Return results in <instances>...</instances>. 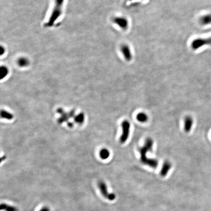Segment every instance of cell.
<instances>
[{
	"label": "cell",
	"instance_id": "cell-1",
	"mask_svg": "<svg viewBox=\"0 0 211 211\" xmlns=\"http://www.w3.org/2000/svg\"><path fill=\"white\" fill-rule=\"evenodd\" d=\"M153 140L151 138H148L146 139L144 146L139 149V151L140 155L141 162L145 165L155 169L158 165V161L153 158H147V156L148 153L153 150Z\"/></svg>",
	"mask_w": 211,
	"mask_h": 211
},
{
	"label": "cell",
	"instance_id": "cell-2",
	"mask_svg": "<svg viewBox=\"0 0 211 211\" xmlns=\"http://www.w3.org/2000/svg\"><path fill=\"white\" fill-rule=\"evenodd\" d=\"M64 1L65 0H55L53 9L52 10V13L49 17V21L46 23V26H52L58 18L61 16L62 10V6Z\"/></svg>",
	"mask_w": 211,
	"mask_h": 211
},
{
	"label": "cell",
	"instance_id": "cell-3",
	"mask_svg": "<svg viewBox=\"0 0 211 211\" xmlns=\"http://www.w3.org/2000/svg\"><path fill=\"white\" fill-rule=\"evenodd\" d=\"M121 127L122 128V133L120 137V142L121 143H124L128 139L130 133V124L128 120H124L122 124Z\"/></svg>",
	"mask_w": 211,
	"mask_h": 211
},
{
	"label": "cell",
	"instance_id": "cell-4",
	"mask_svg": "<svg viewBox=\"0 0 211 211\" xmlns=\"http://www.w3.org/2000/svg\"><path fill=\"white\" fill-rule=\"evenodd\" d=\"M211 46V37L207 38H197L192 42L191 47L194 50H196L203 46Z\"/></svg>",
	"mask_w": 211,
	"mask_h": 211
},
{
	"label": "cell",
	"instance_id": "cell-5",
	"mask_svg": "<svg viewBox=\"0 0 211 211\" xmlns=\"http://www.w3.org/2000/svg\"><path fill=\"white\" fill-rule=\"evenodd\" d=\"M114 23L118 25L120 28L123 30L126 31L128 29V21L125 17H116L114 18L113 19Z\"/></svg>",
	"mask_w": 211,
	"mask_h": 211
},
{
	"label": "cell",
	"instance_id": "cell-6",
	"mask_svg": "<svg viewBox=\"0 0 211 211\" xmlns=\"http://www.w3.org/2000/svg\"><path fill=\"white\" fill-rule=\"evenodd\" d=\"M120 51L127 61H130L132 60L133 58L132 52L130 47L128 44H122L120 47Z\"/></svg>",
	"mask_w": 211,
	"mask_h": 211
},
{
	"label": "cell",
	"instance_id": "cell-7",
	"mask_svg": "<svg viewBox=\"0 0 211 211\" xmlns=\"http://www.w3.org/2000/svg\"><path fill=\"white\" fill-rule=\"evenodd\" d=\"M194 120L191 116H187L184 119V130L186 133H189L193 127Z\"/></svg>",
	"mask_w": 211,
	"mask_h": 211
},
{
	"label": "cell",
	"instance_id": "cell-8",
	"mask_svg": "<svg viewBox=\"0 0 211 211\" xmlns=\"http://www.w3.org/2000/svg\"><path fill=\"white\" fill-rule=\"evenodd\" d=\"M171 168V164L169 161H166L164 163L162 168L160 171V174L162 177H165L168 174Z\"/></svg>",
	"mask_w": 211,
	"mask_h": 211
},
{
	"label": "cell",
	"instance_id": "cell-9",
	"mask_svg": "<svg viewBox=\"0 0 211 211\" xmlns=\"http://www.w3.org/2000/svg\"><path fill=\"white\" fill-rule=\"evenodd\" d=\"M98 186L100 191L102 194V196L106 199H107L110 193L108 192L107 186L106 185V184L103 181H100L99 182H98Z\"/></svg>",
	"mask_w": 211,
	"mask_h": 211
},
{
	"label": "cell",
	"instance_id": "cell-10",
	"mask_svg": "<svg viewBox=\"0 0 211 211\" xmlns=\"http://www.w3.org/2000/svg\"><path fill=\"white\" fill-rule=\"evenodd\" d=\"M201 24L202 25H208L211 24V14L204 15L201 17L199 20Z\"/></svg>",
	"mask_w": 211,
	"mask_h": 211
},
{
	"label": "cell",
	"instance_id": "cell-11",
	"mask_svg": "<svg viewBox=\"0 0 211 211\" xmlns=\"http://www.w3.org/2000/svg\"><path fill=\"white\" fill-rule=\"evenodd\" d=\"M1 210L5 211H19L18 209L15 207L8 205L6 204L2 203L0 205Z\"/></svg>",
	"mask_w": 211,
	"mask_h": 211
},
{
	"label": "cell",
	"instance_id": "cell-12",
	"mask_svg": "<svg viewBox=\"0 0 211 211\" xmlns=\"http://www.w3.org/2000/svg\"><path fill=\"white\" fill-rule=\"evenodd\" d=\"M100 157L101 159L105 160L108 158L110 155V152L109 150L106 148L101 149L99 153Z\"/></svg>",
	"mask_w": 211,
	"mask_h": 211
},
{
	"label": "cell",
	"instance_id": "cell-13",
	"mask_svg": "<svg viewBox=\"0 0 211 211\" xmlns=\"http://www.w3.org/2000/svg\"><path fill=\"white\" fill-rule=\"evenodd\" d=\"M136 118L140 122L145 123L148 121V116L144 112H140L137 115Z\"/></svg>",
	"mask_w": 211,
	"mask_h": 211
},
{
	"label": "cell",
	"instance_id": "cell-14",
	"mask_svg": "<svg viewBox=\"0 0 211 211\" xmlns=\"http://www.w3.org/2000/svg\"><path fill=\"white\" fill-rule=\"evenodd\" d=\"M69 118H70V117L69 113H66L65 112L64 113L61 115V116L59 118H58V121H58V123L62 124L64 122L68 121Z\"/></svg>",
	"mask_w": 211,
	"mask_h": 211
},
{
	"label": "cell",
	"instance_id": "cell-15",
	"mask_svg": "<svg viewBox=\"0 0 211 211\" xmlns=\"http://www.w3.org/2000/svg\"><path fill=\"white\" fill-rule=\"evenodd\" d=\"M1 116L2 118H4L6 119L11 120L13 118V115L11 113L3 110H1Z\"/></svg>",
	"mask_w": 211,
	"mask_h": 211
},
{
	"label": "cell",
	"instance_id": "cell-16",
	"mask_svg": "<svg viewBox=\"0 0 211 211\" xmlns=\"http://www.w3.org/2000/svg\"><path fill=\"white\" fill-rule=\"evenodd\" d=\"M84 120L85 115L83 113H80L74 117V121L77 124H83Z\"/></svg>",
	"mask_w": 211,
	"mask_h": 211
},
{
	"label": "cell",
	"instance_id": "cell-17",
	"mask_svg": "<svg viewBox=\"0 0 211 211\" xmlns=\"http://www.w3.org/2000/svg\"><path fill=\"white\" fill-rule=\"evenodd\" d=\"M8 69L6 66H1L0 67V78L3 79L8 75Z\"/></svg>",
	"mask_w": 211,
	"mask_h": 211
},
{
	"label": "cell",
	"instance_id": "cell-18",
	"mask_svg": "<svg viewBox=\"0 0 211 211\" xmlns=\"http://www.w3.org/2000/svg\"><path fill=\"white\" fill-rule=\"evenodd\" d=\"M28 60L26 58H21V59L19 60L18 63L19 65L21 67H25L28 65Z\"/></svg>",
	"mask_w": 211,
	"mask_h": 211
},
{
	"label": "cell",
	"instance_id": "cell-19",
	"mask_svg": "<svg viewBox=\"0 0 211 211\" xmlns=\"http://www.w3.org/2000/svg\"><path fill=\"white\" fill-rule=\"evenodd\" d=\"M115 199H116V195L115 193H110L107 197L108 199L110 201H113Z\"/></svg>",
	"mask_w": 211,
	"mask_h": 211
},
{
	"label": "cell",
	"instance_id": "cell-20",
	"mask_svg": "<svg viewBox=\"0 0 211 211\" xmlns=\"http://www.w3.org/2000/svg\"><path fill=\"white\" fill-rule=\"evenodd\" d=\"M57 112H58V113L61 115H62L63 113L65 112L64 110L63 109H62V108H59V109H57Z\"/></svg>",
	"mask_w": 211,
	"mask_h": 211
},
{
	"label": "cell",
	"instance_id": "cell-21",
	"mask_svg": "<svg viewBox=\"0 0 211 211\" xmlns=\"http://www.w3.org/2000/svg\"><path fill=\"white\" fill-rule=\"evenodd\" d=\"M0 50H1V52H0V54L1 56L3 55V53H5V48H3V47L1 46V48H0Z\"/></svg>",
	"mask_w": 211,
	"mask_h": 211
},
{
	"label": "cell",
	"instance_id": "cell-22",
	"mask_svg": "<svg viewBox=\"0 0 211 211\" xmlns=\"http://www.w3.org/2000/svg\"><path fill=\"white\" fill-rule=\"evenodd\" d=\"M40 211H50V209L47 207H44L40 210Z\"/></svg>",
	"mask_w": 211,
	"mask_h": 211
},
{
	"label": "cell",
	"instance_id": "cell-23",
	"mask_svg": "<svg viewBox=\"0 0 211 211\" xmlns=\"http://www.w3.org/2000/svg\"><path fill=\"white\" fill-rule=\"evenodd\" d=\"M67 126L69 128H72L74 126V124L72 122H68L67 123Z\"/></svg>",
	"mask_w": 211,
	"mask_h": 211
}]
</instances>
